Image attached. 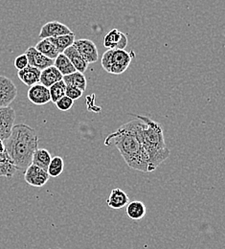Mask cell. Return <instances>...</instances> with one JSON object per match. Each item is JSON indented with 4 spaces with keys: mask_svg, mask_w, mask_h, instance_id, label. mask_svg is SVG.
<instances>
[{
    "mask_svg": "<svg viewBox=\"0 0 225 249\" xmlns=\"http://www.w3.org/2000/svg\"><path fill=\"white\" fill-rule=\"evenodd\" d=\"M139 120H132L107 135L105 146L114 145L129 168L149 173V157L138 135Z\"/></svg>",
    "mask_w": 225,
    "mask_h": 249,
    "instance_id": "6da1fadb",
    "label": "cell"
},
{
    "mask_svg": "<svg viewBox=\"0 0 225 249\" xmlns=\"http://www.w3.org/2000/svg\"><path fill=\"white\" fill-rule=\"evenodd\" d=\"M4 144L5 152L17 170H23L32 164L34 153L38 149V136L28 124H14L9 137L4 140Z\"/></svg>",
    "mask_w": 225,
    "mask_h": 249,
    "instance_id": "7a4b0ae2",
    "label": "cell"
},
{
    "mask_svg": "<svg viewBox=\"0 0 225 249\" xmlns=\"http://www.w3.org/2000/svg\"><path fill=\"white\" fill-rule=\"evenodd\" d=\"M139 120L138 135L140 141L149 157V173L156 170L170 156L164 132L158 122L152 120L148 116L132 114Z\"/></svg>",
    "mask_w": 225,
    "mask_h": 249,
    "instance_id": "3957f363",
    "label": "cell"
},
{
    "mask_svg": "<svg viewBox=\"0 0 225 249\" xmlns=\"http://www.w3.org/2000/svg\"><path fill=\"white\" fill-rule=\"evenodd\" d=\"M134 52L120 49H108L102 57V67L112 75H121L127 71Z\"/></svg>",
    "mask_w": 225,
    "mask_h": 249,
    "instance_id": "277c9868",
    "label": "cell"
},
{
    "mask_svg": "<svg viewBox=\"0 0 225 249\" xmlns=\"http://www.w3.org/2000/svg\"><path fill=\"white\" fill-rule=\"evenodd\" d=\"M73 46L79 52V54L83 57V59L89 63H95L99 58V52L96 44L87 38H80L75 39Z\"/></svg>",
    "mask_w": 225,
    "mask_h": 249,
    "instance_id": "5b68a950",
    "label": "cell"
},
{
    "mask_svg": "<svg viewBox=\"0 0 225 249\" xmlns=\"http://www.w3.org/2000/svg\"><path fill=\"white\" fill-rule=\"evenodd\" d=\"M17 96V89L14 82L6 76H0V107H9Z\"/></svg>",
    "mask_w": 225,
    "mask_h": 249,
    "instance_id": "8992f818",
    "label": "cell"
},
{
    "mask_svg": "<svg viewBox=\"0 0 225 249\" xmlns=\"http://www.w3.org/2000/svg\"><path fill=\"white\" fill-rule=\"evenodd\" d=\"M49 175L43 169L31 164L25 169L24 180L33 187L44 186L49 181Z\"/></svg>",
    "mask_w": 225,
    "mask_h": 249,
    "instance_id": "52a82bcc",
    "label": "cell"
},
{
    "mask_svg": "<svg viewBox=\"0 0 225 249\" xmlns=\"http://www.w3.org/2000/svg\"><path fill=\"white\" fill-rule=\"evenodd\" d=\"M16 121V111L13 107H0V139L9 137Z\"/></svg>",
    "mask_w": 225,
    "mask_h": 249,
    "instance_id": "ba28073f",
    "label": "cell"
},
{
    "mask_svg": "<svg viewBox=\"0 0 225 249\" xmlns=\"http://www.w3.org/2000/svg\"><path fill=\"white\" fill-rule=\"evenodd\" d=\"M104 46L107 49L125 50L128 46V37L123 32L112 29L105 35L104 38Z\"/></svg>",
    "mask_w": 225,
    "mask_h": 249,
    "instance_id": "9c48e42d",
    "label": "cell"
},
{
    "mask_svg": "<svg viewBox=\"0 0 225 249\" xmlns=\"http://www.w3.org/2000/svg\"><path fill=\"white\" fill-rule=\"evenodd\" d=\"M71 29L66 26L64 23L59 21H49L45 23L39 32L38 38H49V37H55L63 35L71 34Z\"/></svg>",
    "mask_w": 225,
    "mask_h": 249,
    "instance_id": "30bf717a",
    "label": "cell"
},
{
    "mask_svg": "<svg viewBox=\"0 0 225 249\" xmlns=\"http://www.w3.org/2000/svg\"><path fill=\"white\" fill-rule=\"evenodd\" d=\"M27 96L29 101L35 106H43L51 102L49 89L39 83L30 87Z\"/></svg>",
    "mask_w": 225,
    "mask_h": 249,
    "instance_id": "8fae6325",
    "label": "cell"
},
{
    "mask_svg": "<svg viewBox=\"0 0 225 249\" xmlns=\"http://www.w3.org/2000/svg\"><path fill=\"white\" fill-rule=\"evenodd\" d=\"M28 59L29 65L34 66L39 70H43L54 64V60L49 59L40 52H38L35 46H30L24 53Z\"/></svg>",
    "mask_w": 225,
    "mask_h": 249,
    "instance_id": "7c38bea8",
    "label": "cell"
},
{
    "mask_svg": "<svg viewBox=\"0 0 225 249\" xmlns=\"http://www.w3.org/2000/svg\"><path fill=\"white\" fill-rule=\"evenodd\" d=\"M129 196L126 192L119 188H116L110 192L106 203L111 209L118 210L126 207V205L129 203Z\"/></svg>",
    "mask_w": 225,
    "mask_h": 249,
    "instance_id": "4fadbf2b",
    "label": "cell"
},
{
    "mask_svg": "<svg viewBox=\"0 0 225 249\" xmlns=\"http://www.w3.org/2000/svg\"><path fill=\"white\" fill-rule=\"evenodd\" d=\"M40 72L41 70L28 64L25 68L17 71V77L24 85L27 87H32L39 83Z\"/></svg>",
    "mask_w": 225,
    "mask_h": 249,
    "instance_id": "5bb4252c",
    "label": "cell"
},
{
    "mask_svg": "<svg viewBox=\"0 0 225 249\" xmlns=\"http://www.w3.org/2000/svg\"><path fill=\"white\" fill-rule=\"evenodd\" d=\"M62 73L54 66H49L40 72V78H39V84L43 85L46 88H50L55 83L63 80Z\"/></svg>",
    "mask_w": 225,
    "mask_h": 249,
    "instance_id": "9a60e30c",
    "label": "cell"
},
{
    "mask_svg": "<svg viewBox=\"0 0 225 249\" xmlns=\"http://www.w3.org/2000/svg\"><path fill=\"white\" fill-rule=\"evenodd\" d=\"M64 54L73 64L76 71L81 72V73H85L87 70L88 63L83 59V57L79 54V52L76 50V48L73 45H71L70 47L65 49L64 51Z\"/></svg>",
    "mask_w": 225,
    "mask_h": 249,
    "instance_id": "2e32d148",
    "label": "cell"
},
{
    "mask_svg": "<svg viewBox=\"0 0 225 249\" xmlns=\"http://www.w3.org/2000/svg\"><path fill=\"white\" fill-rule=\"evenodd\" d=\"M147 209L145 204L140 200H134L126 205V214L133 220H140L146 216Z\"/></svg>",
    "mask_w": 225,
    "mask_h": 249,
    "instance_id": "e0dca14e",
    "label": "cell"
},
{
    "mask_svg": "<svg viewBox=\"0 0 225 249\" xmlns=\"http://www.w3.org/2000/svg\"><path fill=\"white\" fill-rule=\"evenodd\" d=\"M17 168L14 164L13 160L6 152L0 153V177L13 178L17 173Z\"/></svg>",
    "mask_w": 225,
    "mask_h": 249,
    "instance_id": "ac0fdd59",
    "label": "cell"
},
{
    "mask_svg": "<svg viewBox=\"0 0 225 249\" xmlns=\"http://www.w3.org/2000/svg\"><path fill=\"white\" fill-rule=\"evenodd\" d=\"M63 81L65 82L66 86H73L78 89H80L82 91H86L87 87V81L84 73L75 71L72 74L66 75L63 77Z\"/></svg>",
    "mask_w": 225,
    "mask_h": 249,
    "instance_id": "d6986e66",
    "label": "cell"
},
{
    "mask_svg": "<svg viewBox=\"0 0 225 249\" xmlns=\"http://www.w3.org/2000/svg\"><path fill=\"white\" fill-rule=\"evenodd\" d=\"M35 48L38 52H40L41 54H43L44 56H46V57H48L49 59H52V60H55L58 57V55L60 54L59 51L54 46V44L48 38L40 39L35 44Z\"/></svg>",
    "mask_w": 225,
    "mask_h": 249,
    "instance_id": "ffe728a7",
    "label": "cell"
},
{
    "mask_svg": "<svg viewBox=\"0 0 225 249\" xmlns=\"http://www.w3.org/2000/svg\"><path fill=\"white\" fill-rule=\"evenodd\" d=\"M56 47V49L59 51V53H64L65 49L73 45L75 40V35L73 33L68 35H63L55 37H49L48 38Z\"/></svg>",
    "mask_w": 225,
    "mask_h": 249,
    "instance_id": "44dd1931",
    "label": "cell"
},
{
    "mask_svg": "<svg viewBox=\"0 0 225 249\" xmlns=\"http://www.w3.org/2000/svg\"><path fill=\"white\" fill-rule=\"evenodd\" d=\"M52 159L51 154L45 149H37L35 153L32 158V164L43 169L47 172L48 165Z\"/></svg>",
    "mask_w": 225,
    "mask_h": 249,
    "instance_id": "7402d4cb",
    "label": "cell"
},
{
    "mask_svg": "<svg viewBox=\"0 0 225 249\" xmlns=\"http://www.w3.org/2000/svg\"><path fill=\"white\" fill-rule=\"evenodd\" d=\"M53 65L62 73L63 76L72 74L76 71L73 64L71 63L69 59L65 56L64 53H61L58 55V57L54 60Z\"/></svg>",
    "mask_w": 225,
    "mask_h": 249,
    "instance_id": "603a6c76",
    "label": "cell"
},
{
    "mask_svg": "<svg viewBox=\"0 0 225 249\" xmlns=\"http://www.w3.org/2000/svg\"><path fill=\"white\" fill-rule=\"evenodd\" d=\"M65 169V161L61 156H55L51 159L48 168L47 173L50 178H58L60 177Z\"/></svg>",
    "mask_w": 225,
    "mask_h": 249,
    "instance_id": "cb8c5ba5",
    "label": "cell"
},
{
    "mask_svg": "<svg viewBox=\"0 0 225 249\" xmlns=\"http://www.w3.org/2000/svg\"><path fill=\"white\" fill-rule=\"evenodd\" d=\"M48 89H49V93L51 97V102H53L55 104L58 100H60L62 97L65 96L66 85H65V82L62 80V81L55 83Z\"/></svg>",
    "mask_w": 225,
    "mask_h": 249,
    "instance_id": "d4e9b609",
    "label": "cell"
},
{
    "mask_svg": "<svg viewBox=\"0 0 225 249\" xmlns=\"http://www.w3.org/2000/svg\"><path fill=\"white\" fill-rule=\"evenodd\" d=\"M57 108L59 110H62V111H67L69 109L72 108L73 105H74V101L72 99H70L69 97L67 96H64L62 97L60 100H58L56 103H55Z\"/></svg>",
    "mask_w": 225,
    "mask_h": 249,
    "instance_id": "484cf974",
    "label": "cell"
},
{
    "mask_svg": "<svg viewBox=\"0 0 225 249\" xmlns=\"http://www.w3.org/2000/svg\"><path fill=\"white\" fill-rule=\"evenodd\" d=\"M84 91H82L80 89L73 87V86H66V89H65V96L69 97L70 99H72L73 101L80 99L83 96Z\"/></svg>",
    "mask_w": 225,
    "mask_h": 249,
    "instance_id": "4316f807",
    "label": "cell"
},
{
    "mask_svg": "<svg viewBox=\"0 0 225 249\" xmlns=\"http://www.w3.org/2000/svg\"><path fill=\"white\" fill-rule=\"evenodd\" d=\"M14 64H15V67H16L17 70H21V69L25 68V67L29 64V63H28V59H27L26 55H25V54H22V55L17 57L16 60H15V62H14Z\"/></svg>",
    "mask_w": 225,
    "mask_h": 249,
    "instance_id": "83f0119b",
    "label": "cell"
},
{
    "mask_svg": "<svg viewBox=\"0 0 225 249\" xmlns=\"http://www.w3.org/2000/svg\"><path fill=\"white\" fill-rule=\"evenodd\" d=\"M5 152V144H4V140L0 139V153H4Z\"/></svg>",
    "mask_w": 225,
    "mask_h": 249,
    "instance_id": "f1b7e54d",
    "label": "cell"
}]
</instances>
